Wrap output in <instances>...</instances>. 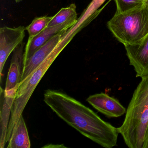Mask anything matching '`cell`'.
Instances as JSON below:
<instances>
[{
  "label": "cell",
  "mask_w": 148,
  "mask_h": 148,
  "mask_svg": "<svg viewBox=\"0 0 148 148\" xmlns=\"http://www.w3.org/2000/svg\"><path fill=\"white\" fill-rule=\"evenodd\" d=\"M25 43L22 42L13 52L11 64L6 82L5 91L18 88L21 81L24 67Z\"/></svg>",
  "instance_id": "8fae6325"
},
{
  "label": "cell",
  "mask_w": 148,
  "mask_h": 148,
  "mask_svg": "<svg viewBox=\"0 0 148 148\" xmlns=\"http://www.w3.org/2000/svg\"><path fill=\"white\" fill-rule=\"evenodd\" d=\"M8 143V148H31L28 131L23 115L14 125Z\"/></svg>",
  "instance_id": "7c38bea8"
},
{
  "label": "cell",
  "mask_w": 148,
  "mask_h": 148,
  "mask_svg": "<svg viewBox=\"0 0 148 148\" xmlns=\"http://www.w3.org/2000/svg\"><path fill=\"white\" fill-rule=\"evenodd\" d=\"M23 0H15V2L16 3H19V2H21V1H22Z\"/></svg>",
  "instance_id": "e0dca14e"
},
{
  "label": "cell",
  "mask_w": 148,
  "mask_h": 148,
  "mask_svg": "<svg viewBox=\"0 0 148 148\" xmlns=\"http://www.w3.org/2000/svg\"><path fill=\"white\" fill-rule=\"evenodd\" d=\"M63 33L58 34L53 37L24 63L21 82L30 76L50 55L58 44Z\"/></svg>",
  "instance_id": "9c48e42d"
},
{
  "label": "cell",
  "mask_w": 148,
  "mask_h": 148,
  "mask_svg": "<svg viewBox=\"0 0 148 148\" xmlns=\"http://www.w3.org/2000/svg\"><path fill=\"white\" fill-rule=\"evenodd\" d=\"M26 27L20 26L15 28L5 26L0 28V75L2 82V72L8 57L23 42Z\"/></svg>",
  "instance_id": "5b68a950"
},
{
  "label": "cell",
  "mask_w": 148,
  "mask_h": 148,
  "mask_svg": "<svg viewBox=\"0 0 148 148\" xmlns=\"http://www.w3.org/2000/svg\"><path fill=\"white\" fill-rule=\"evenodd\" d=\"M143 148H148V125L145 132Z\"/></svg>",
  "instance_id": "2e32d148"
},
{
  "label": "cell",
  "mask_w": 148,
  "mask_h": 148,
  "mask_svg": "<svg viewBox=\"0 0 148 148\" xmlns=\"http://www.w3.org/2000/svg\"><path fill=\"white\" fill-rule=\"evenodd\" d=\"M44 101L60 118L87 138L104 148L116 146L118 128L103 120L81 102L53 90L45 92Z\"/></svg>",
  "instance_id": "6da1fadb"
},
{
  "label": "cell",
  "mask_w": 148,
  "mask_h": 148,
  "mask_svg": "<svg viewBox=\"0 0 148 148\" xmlns=\"http://www.w3.org/2000/svg\"><path fill=\"white\" fill-rule=\"evenodd\" d=\"M148 125V77L142 80L134 91L123 124L118 128L130 148H143Z\"/></svg>",
  "instance_id": "7a4b0ae2"
},
{
  "label": "cell",
  "mask_w": 148,
  "mask_h": 148,
  "mask_svg": "<svg viewBox=\"0 0 148 148\" xmlns=\"http://www.w3.org/2000/svg\"><path fill=\"white\" fill-rule=\"evenodd\" d=\"M130 65L133 66L136 77H148V34L138 45L125 46Z\"/></svg>",
  "instance_id": "52a82bcc"
},
{
  "label": "cell",
  "mask_w": 148,
  "mask_h": 148,
  "mask_svg": "<svg viewBox=\"0 0 148 148\" xmlns=\"http://www.w3.org/2000/svg\"><path fill=\"white\" fill-rule=\"evenodd\" d=\"M116 6V13L126 12L143 5L147 0H114Z\"/></svg>",
  "instance_id": "9a60e30c"
},
{
  "label": "cell",
  "mask_w": 148,
  "mask_h": 148,
  "mask_svg": "<svg viewBox=\"0 0 148 148\" xmlns=\"http://www.w3.org/2000/svg\"><path fill=\"white\" fill-rule=\"evenodd\" d=\"M107 25L124 46L140 44L148 34V0L136 8L115 14Z\"/></svg>",
  "instance_id": "3957f363"
},
{
  "label": "cell",
  "mask_w": 148,
  "mask_h": 148,
  "mask_svg": "<svg viewBox=\"0 0 148 148\" xmlns=\"http://www.w3.org/2000/svg\"><path fill=\"white\" fill-rule=\"evenodd\" d=\"M106 1L92 0L80 17L78 18L76 23L62 34L61 39L55 48L60 51H62L78 33L99 15L103 8L99 10V9Z\"/></svg>",
  "instance_id": "277c9868"
},
{
  "label": "cell",
  "mask_w": 148,
  "mask_h": 148,
  "mask_svg": "<svg viewBox=\"0 0 148 148\" xmlns=\"http://www.w3.org/2000/svg\"><path fill=\"white\" fill-rule=\"evenodd\" d=\"M76 18H77L76 6L74 4H72L68 7L62 8L53 16L47 27L60 25Z\"/></svg>",
  "instance_id": "4fadbf2b"
},
{
  "label": "cell",
  "mask_w": 148,
  "mask_h": 148,
  "mask_svg": "<svg viewBox=\"0 0 148 148\" xmlns=\"http://www.w3.org/2000/svg\"><path fill=\"white\" fill-rule=\"evenodd\" d=\"M18 88L5 91L1 88V115H0V147L4 148L6 144L8 128L12 109Z\"/></svg>",
  "instance_id": "30bf717a"
},
{
  "label": "cell",
  "mask_w": 148,
  "mask_h": 148,
  "mask_svg": "<svg viewBox=\"0 0 148 148\" xmlns=\"http://www.w3.org/2000/svg\"><path fill=\"white\" fill-rule=\"evenodd\" d=\"M78 18L70 20L65 23L47 27L37 36L29 38L24 54V63L30 58L40 47L45 45L56 34L64 32L77 22Z\"/></svg>",
  "instance_id": "8992f818"
},
{
  "label": "cell",
  "mask_w": 148,
  "mask_h": 148,
  "mask_svg": "<svg viewBox=\"0 0 148 148\" xmlns=\"http://www.w3.org/2000/svg\"><path fill=\"white\" fill-rule=\"evenodd\" d=\"M53 17V16H44L35 18L31 24L26 27V30L29 34V38H34L44 31L47 27Z\"/></svg>",
  "instance_id": "5bb4252c"
},
{
  "label": "cell",
  "mask_w": 148,
  "mask_h": 148,
  "mask_svg": "<svg viewBox=\"0 0 148 148\" xmlns=\"http://www.w3.org/2000/svg\"><path fill=\"white\" fill-rule=\"evenodd\" d=\"M86 101L97 110L108 117H118L126 112L125 108L117 99L103 92L91 95Z\"/></svg>",
  "instance_id": "ba28073f"
}]
</instances>
